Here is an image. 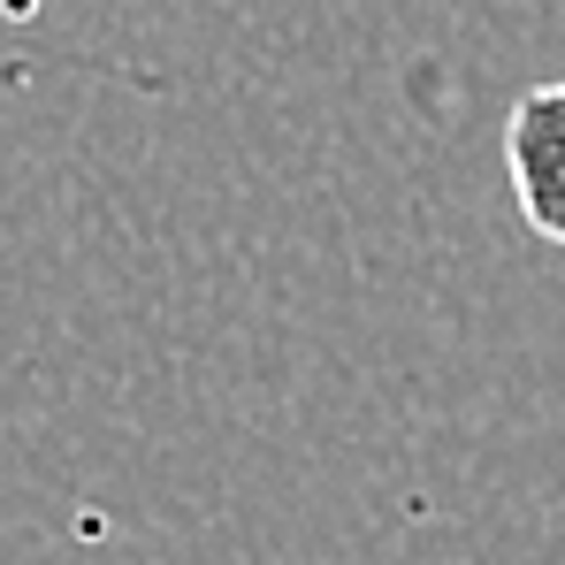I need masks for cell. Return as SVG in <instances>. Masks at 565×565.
<instances>
[{"label":"cell","mask_w":565,"mask_h":565,"mask_svg":"<svg viewBox=\"0 0 565 565\" xmlns=\"http://www.w3.org/2000/svg\"><path fill=\"white\" fill-rule=\"evenodd\" d=\"M504 177H512V199H520V222L543 245H565V77L512 99Z\"/></svg>","instance_id":"obj_1"}]
</instances>
